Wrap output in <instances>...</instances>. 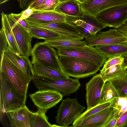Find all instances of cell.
<instances>
[{"label": "cell", "instance_id": "6da1fadb", "mask_svg": "<svg viewBox=\"0 0 127 127\" xmlns=\"http://www.w3.org/2000/svg\"><path fill=\"white\" fill-rule=\"evenodd\" d=\"M59 57L63 71L68 76L76 78L90 77L100 68L92 62L81 58L68 56Z\"/></svg>", "mask_w": 127, "mask_h": 127}, {"label": "cell", "instance_id": "7a4b0ae2", "mask_svg": "<svg viewBox=\"0 0 127 127\" xmlns=\"http://www.w3.org/2000/svg\"><path fill=\"white\" fill-rule=\"evenodd\" d=\"M0 112L15 110L26 105L27 97L20 95L2 72H0Z\"/></svg>", "mask_w": 127, "mask_h": 127}, {"label": "cell", "instance_id": "3957f363", "mask_svg": "<svg viewBox=\"0 0 127 127\" xmlns=\"http://www.w3.org/2000/svg\"><path fill=\"white\" fill-rule=\"evenodd\" d=\"M33 82L38 90L56 91L63 96L76 93L81 86L79 79H53L34 74Z\"/></svg>", "mask_w": 127, "mask_h": 127}, {"label": "cell", "instance_id": "277c9868", "mask_svg": "<svg viewBox=\"0 0 127 127\" xmlns=\"http://www.w3.org/2000/svg\"><path fill=\"white\" fill-rule=\"evenodd\" d=\"M2 72L17 93L27 97L30 77L4 56L0 72Z\"/></svg>", "mask_w": 127, "mask_h": 127}, {"label": "cell", "instance_id": "5b68a950", "mask_svg": "<svg viewBox=\"0 0 127 127\" xmlns=\"http://www.w3.org/2000/svg\"><path fill=\"white\" fill-rule=\"evenodd\" d=\"M31 56L32 64L37 63L45 67L63 71L57 51L44 41L37 42L34 44L32 49Z\"/></svg>", "mask_w": 127, "mask_h": 127}, {"label": "cell", "instance_id": "8992f818", "mask_svg": "<svg viewBox=\"0 0 127 127\" xmlns=\"http://www.w3.org/2000/svg\"><path fill=\"white\" fill-rule=\"evenodd\" d=\"M58 56H71L83 59L101 68L107 58L95 47L86 45L83 46L60 48L57 49Z\"/></svg>", "mask_w": 127, "mask_h": 127}, {"label": "cell", "instance_id": "52a82bcc", "mask_svg": "<svg viewBox=\"0 0 127 127\" xmlns=\"http://www.w3.org/2000/svg\"><path fill=\"white\" fill-rule=\"evenodd\" d=\"M103 29H118L127 20V4L114 6L99 13L95 17Z\"/></svg>", "mask_w": 127, "mask_h": 127}, {"label": "cell", "instance_id": "ba28073f", "mask_svg": "<svg viewBox=\"0 0 127 127\" xmlns=\"http://www.w3.org/2000/svg\"><path fill=\"white\" fill-rule=\"evenodd\" d=\"M85 108L78 103L76 98H68L62 100L57 111L56 122L62 127H68L73 123Z\"/></svg>", "mask_w": 127, "mask_h": 127}, {"label": "cell", "instance_id": "9c48e42d", "mask_svg": "<svg viewBox=\"0 0 127 127\" xmlns=\"http://www.w3.org/2000/svg\"><path fill=\"white\" fill-rule=\"evenodd\" d=\"M7 15L20 55L29 58L31 55V42L33 37L26 29L15 20L11 13Z\"/></svg>", "mask_w": 127, "mask_h": 127}, {"label": "cell", "instance_id": "30bf717a", "mask_svg": "<svg viewBox=\"0 0 127 127\" xmlns=\"http://www.w3.org/2000/svg\"><path fill=\"white\" fill-rule=\"evenodd\" d=\"M87 44L92 46L111 44L127 42V36L117 29L99 31L94 35L85 39Z\"/></svg>", "mask_w": 127, "mask_h": 127}, {"label": "cell", "instance_id": "8fae6325", "mask_svg": "<svg viewBox=\"0 0 127 127\" xmlns=\"http://www.w3.org/2000/svg\"><path fill=\"white\" fill-rule=\"evenodd\" d=\"M29 96L36 107L46 112L56 106L63 96L58 92L52 90H38Z\"/></svg>", "mask_w": 127, "mask_h": 127}, {"label": "cell", "instance_id": "7c38bea8", "mask_svg": "<svg viewBox=\"0 0 127 127\" xmlns=\"http://www.w3.org/2000/svg\"><path fill=\"white\" fill-rule=\"evenodd\" d=\"M35 27L46 29L57 33L62 36L82 38L73 23L67 21L46 22L37 21L34 24Z\"/></svg>", "mask_w": 127, "mask_h": 127}, {"label": "cell", "instance_id": "4fadbf2b", "mask_svg": "<svg viewBox=\"0 0 127 127\" xmlns=\"http://www.w3.org/2000/svg\"><path fill=\"white\" fill-rule=\"evenodd\" d=\"M104 84L99 73L94 76L86 84L87 109L92 108L101 102L102 91Z\"/></svg>", "mask_w": 127, "mask_h": 127}, {"label": "cell", "instance_id": "5bb4252c", "mask_svg": "<svg viewBox=\"0 0 127 127\" xmlns=\"http://www.w3.org/2000/svg\"><path fill=\"white\" fill-rule=\"evenodd\" d=\"M127 4V0H89L80 5L85 14L95 17L101 11L110 7Z\"/></svg>", "mask_w": 127, "mask_h": 127}, {"label": "cell", "instance_id": "9a60e30c", "mask_svg": "<svg viewBox=\"0 0 127 127\" xmlns=\"http://www.w3.org/2000/svg\"><path fill=\"white\" fill-rule=\"evenodd\" d=\"M113 106L87 118L75 127H105L115 114Z\"/></svg>", "mask_w": 127, "mask_h": 127}, {"label": "cell", "instance_id": "2e32d148", "mask_svg": "<svg viewBox=\"0 0 127 127\" xmlns=\"http://www.w3.org/2000/svg\"><path fill=\"white\" fill-rule=\"evenodd\" d=\"M12 127H30L33 113L26 105L15 110L5 113Z\"/></svg>", "mask_w": 127, "mask_h": 127}, {"label": "cell", "instance_id": "e0dca14e", "mask_svg": "<svg viewBox=\"0 0 127 127\" xmlns=\"http://www.w3.org/2000/svg\"><path fill=\"white\" fill-rule=\"evenodd\" d=\"M4 56L33 80L34 75L33 65L29 58L17 55L8 46Z\"/></svg>", "mask_w": 127, "mask_h": 127}, {"label": "cell", "instance_id": "ac0fdd59", "mask_svg": "<svg viewBox=\"0 0 127 127\" xmlns=\"http://www.w3.org/2000/svg\"><path fill=\"white\" fill-rule=\"evenodd\" d=\"M28 18L46 22L65 21L73 24L75 21L79 19L54 11H43L35 9L33 10L32 14Z\"/></svg>", "mask_w": 127, "mask_h": 127}, {"label": "cell", "instance_id": "d6986e66", "mask_svg": "<svg viewBox=\"0 0 127 127\" xmlns=\"http://www.w3.org/2000/svg\"><path fill=\"white\" fill-rule=\"evenodd\" d=\"M80 4L76 0H68L59 3L53 11L80 19L83 13Z\"/></svg>", "mask_w": 127, "mask_h": 127}, {"label": "cell", "instance_id": "ffe728a7", "mask_svg": "<svg viewBox=\"0 0 127 127\" xmlns=\"http://www.w3.org/2000/svg\"><path fill=\"white\" fill-rule=\"evenodd\" d=\"M83 38L62 36L52 39L45 40L44 42L57 49L60 48L83 46L87 45Z\"/></svg>", "mask_w": 127, "mask_h": 127}, {"label": "cell", "instance_id": "44dd1931", "mask_svg": "<svg viewBox=\"0 0 127 127\" xmlns=\"http://www.w3.org/2000/svg\"><path fill=\"white\" fill-rule=\"evenodd\" d=\"M107 58L114 56H127V45L125 43L95 46Z\"/></svg>", "mask_w": 127, "mask_h": 127}, {"label": "cell", "instance_id": "7402d4cb", "mask_svg": "<svg viewBox=\"0 0 127 127\" xmlns=\"http://www.w3.org/2000/svg\"><path fill=\"white\" fill-rule=\"evenodd\" d=\"M34 74L53 79H66L69 78L63 71L46 67L35 63L33 64Z\"/></svg>", "mask_w": 127, "mask_h": 127}, {"label": "cell", "instance_id": "603a6c76", "mask_svg": "<svg viewBox=\"0 0 127 127\" xmlns=\"http://www.w3.org/2000/svg\"><path fill=\"white\" fill-rule=\"evenodd\" d=\"M2 29L7 39L8 46L17 55L20 53L13 33L7 14L3 12L1 13Z\"/></svg>", "mask_w": 127, "mask_h": 127}, {"label": "cell", "instance_id": "cb8c5ba5", "mask_svg": "<svg viewBox=\"0 0 127 127\" xmlns=\"http://www.w3.org/2000/svg\"><path fill=\"white\" fill-rule=\"evenodd\" d=\"M117 99L115 98L104 102H101L96 105L89 109H87L85 112L80 114L75 119L73 123V127H75L76 125L87 118L102 110L113 106Z\"/></svg>", "mask_w": 127, "mask_h": 127}, {"label": "cell", "instance_id": "d4e9b609", "mask_svg": "<svg viewBox=\"0 0 127 127\" xmlns=\"http://www.w3.org/2000/svg\"><path fill=\"white\" fill-rule=\"evenodd\" d=\"M81 19L76 20L74 22V24L76 25L85 27L93 35L103 29L95 17L83 13Z\"/></svg>", "mask_w": 127, "mask_h": 127}, {"label": "cell", "instance_id": "484cf974", "mask_svg": "<svg viewBox=\"0 0 127 127\" xmlns=\"http://www.w3.org/2000/svg\"><path fill=\"white\" fill-rule=\"evenodd\" d=\"M126 68L123 64L112 66L105 71L100 72V74L104 82L118 78L126 74Z\"/></svg>", "mask_w": 127, "mask_h": 127}, {"label": "cell", "instance_id": "4316f807", "mask_svg": "<svg viewBox=\"0 0 127 127\" xmlns=\"http://www.w3.org/2000/svg\"><path fill=\"white\" fill-rule=\"evenodd\" d=\"M28 31L33 37L45 40L62 36L57 33L50 30L29 26Z\"/></svg>", "mask_w": 127, "mask_h": 127}, {"label": "cell", "instance_id": "83f0119b", "mask_svg": "<svg viewBox=\"0 0 127 127\" xmlns=\"http://www.w3.org/2000/svg\"><path fill=\"white\" fill-rule=\"evenodd\" d=\"M46 112L39 109L33 113L30 124V127H62L51 124L48 121L46 115Z\"/></svg>", "mask_w": 127, "mask_h": 127}, {"label": "cell", "instance_id": "f1b7e54d", "mask_svg": "<svg viewBox=\"0 0 127 127\" xmlns=\"http://www.w3.org/2000/svg\"><path fill=\"white\" fill-rule=\"evenodd\" d=\"M119 97L127 98V76L126 75L110 80Z\"/></svg>", "mask_w": 127, "mask_h": 127}, {"label": "cell", "instance_id": "f546056e", "mask_svg": "<svg viewBox=\"0 0 127 127\" xmlns=\"http://www.w3.org/2000/svg\"><path fill=\"white\" fill-rule=\"evenodd\" d=\"M102 102L109 101L119 97L116 89L110 81L104 84L101 93Z\"/></svg>", "mask_w": 127, "mask_h": 127}, {"label": "cell", "instance_id": "4dcf8cb0", "mask_svg": "<svg viewBox=\"0 0 127 127\" xmlns=\"http://www.w3.org/2000/svg\"><path fill=\"white\" fill-rule=\"evenodd\" d=\"M124 58L122 55L114 56L108 58L103 65L100 72L106 70L111 67L120 64H123Z\"/></svg>", "mask_w": 127, "mask_h": 127}, {"label": "cell", "instance_id": "1f68e13d", "mask_svg": "<svg viewBox=\"0 0 127 127\" xmlns=\"http://www.w3.org/2000/svg\"><path fill=\"white\" fill-rule=\"evenodd\" d=\"M59 3V0H44L37 10L43 11H53Z\"/></svg>", "mask_w": 127, "mask_h": 127}, {"label": "cell", "instance_id": "d6a6232c", "mask_svg": "<svg viewBox=\"0 0 127 127\" xmlns=\"http://www.w3.org/2000/svg\"><path fill=\"white\" fill-rule=\"evenodd\" d=\"M8 43L4 32L2 28L0 31V66L1 65L4 52L8 46Z\"/></svg>", "mask_w": 127, "mask_h": 127}, {"label": "cell", "instance_id": "836d02e7", "mask_svg": "<svg viewBox=\"0 0 127 127\" xmlns=\"http://www.w3.org/2000/svg\"><path fill=\"white\" fill-rule=\"evenodd\" d=\"M127 125V111L118 118L115 127H125Z\"/></svg>", "mask_w": 127, "mask_h": 127}, {"label": "cell", "instance_id": "e575fe53", "mask_svg": "<svg viewBox=\"0 0 127 127\" xmlns=\"http://www.w3.org/2000/svg\"><path fill=\"white\" fill-rule=\"evenodd\" d=\"M126 105H127V98L119 97L117 98L113 107L119 111L122 107Z\"/></svg>", "mask_w": 127, "mask_h": 127}, {"label": "cell", "instance_id": "d590c367", "mask_svg": "<svg viewBox=\"0 0 127 127\" xmlns=\"http://www.w3.org/2000/svg\"><path fill=\"white\" fill-rule=\"evenodd\" d=\"M76 28L79 34L85 39L89 38L93 36L85 27L76 25Z\"/></svg>", "mask_w": 127, "mask_h": 127}, {"label": "cell", "instance_id": "8d00e7d4", "mask_svg": "<svg viewBox=\"0 0 127 127\" xmlns=\"http://www.w3.org/2000/svg\"><path fill=\"white\" fill-rule=\"evenodd\" d=\"M33 10L30 7L27 9L24 10L20 13V19L24 20L29 18L33 13Z\"/></svg>", "mask_w": 127, "mask_h": 127}, {"label": "cell", "instance_id": "74e56055", "mask_svg": "<svg viewBox=\"0 0 127 127\" xmlns=\"http://www.w3.org/2000/svg\"><path fill=\"white\" fill-rule=\"evenodd\" d=\"M11 13L15 20L19 24L25 27L28 31L29 26L23 20H22L20 19V13L18 14L13 13Z\"/></svg>", "mask_w": 127, "mask_h": 127}, {"label": "cell", "instance_id": "f35d334b", "mask_svg": "<svg viewBox=\"0 0 127 127\" xmlns=\"http://www.w3.org/2000/svg\"><path fill=\"white\" fill-rule=\"evenodd\" d=\"M117 29L119 31L127 36V20L124 24Z\"/></svg>", "mask_w": 127, "mask_h": 127}, {"label": "cell", "instance_id": "ab89813d", "mask_svg": "<svg viewBox=\"0 0 127 127\" xmlns=\"http://www.w3.org/2000/svg\"><path fill=\"white\" fill-rule=\"evenodd\" d=\"M44 0H36L30 7L34 9L37 10Z\"/></svg>", "mask_w": 127, "mask_h": 127}, {"label": "cell", "instance_id": "60d3db41", "mask_svg": "<svg viewBox=\"0 0 127 127\" xmlns=\"http://www.w3.org/2000/svg\"><path fill=\"white\" fill-rule=\"evenodd\" d=\"M127 111V105L122 107L118 111V113L117 116L119 118L123 114Z\"/></svg>", "mask_w": 127, "mask_h": 127}, {"label": "cell", "instance_id": "b9f144b4", "mask_svg": "<svg viewBox=\"0 0 127 127\" xmlns=\"http://www.w3.org/2000/svg\"><path fill=\"white\" fill-rule=\"evenodd\" d=\"M35 0H27L23 9L25 10L26 9L30 7Z\"/></svg>", "mask_w": 127, "mask_h": 127}, {"label": "cell", "instance_id": "7bdbcfd3", "mask_svg": "<svg viewBox=\"0 0 127 127\" xmlns=\"http://www.w3.org/2000/svg\"><path fill=\"white\" fill-rule=\"evenodd\" d=\"M27 0H18V1L19 3L20 7L21 9H23Z\"/></svg>", "mask_w": 127, "mask_h": 127}, {"label": "cell", "instance_id": "ee69618b", "mask_svg": "<svg viewBox=\"0 0 127 127\" xmlns=\"http://www.w3.org/2000/svg\"><path fill=\"white\" fill-rule=\"evenodd\" d=\"M124 58V63L123 65L126 67L127 68V56L123 57Z\"/></svg>", "mask_w": 127, "mask_h": 127}, {"label": "cell", "instance_id": "f6af8a7d", "mask_svg": "<svg viewBox=\"0 0 127 127\" xmlns=\"http://www.w3.org/2000/svg\"><path fill=\"white\" fill-rule=\"evenodd\" d=\"M80 4L83 3L89 0H76Z\"/></svg>", "mask_w": 127, "mask_h": 127}, {"label": "cell", "instance_id": "bcb514c9", "mask_svg": "<svg viewBox=\"0 0 127 127\" xmlns=\"http://www.w3.org/2000/svg\"><path fill=\"white\" fill-rule=\"evenodd\" d=\"M9 0H0V4L4 3Z\"/></svg>", "mask_w": 127, "mask_h": 127}, {"label": "cell", "instance_id": "7dc6e473", "mask_svg": "<svg viewBox=\"0 0 127 127\" xmlns=\"http://www.w3.org/2000/svg\"><path fill=\"white\" fill-rule=\"evenodd\" d=\"M68 0H59L60 3L63 2L65 1Z\"/></svg>", "mask_w": 127, "mask_h": 127}, {"label": "cell", "instance_id": "c3c4849f", "mask_svg": "<svg viewBox=\"0 0 127 127\" xmlns=\"http://www.w3.org/2000/svg\"><path fill=\"white\" fill-rule=\"evenodd\" d=\"M126 75L127 76V68L126 69Z\"/></svg>", "mask_w": 127, "mask_h": 127}, {"label": "cell", "instance_id": "681fc988", "mask_svg": "<svg viewBox=\"0 0 127 127\" xmlns=\"http://www.w3.org/2000/svg\"><path fill=\"white\" fill-rule=\"evenodd\" d=\"M125 44L127 45V42H125Z\"/></svg>", "mask_w": 127, "mask_h": 127}, {"label": "cell", "instance_id": "f907efd6", "mask_svg": "<svg viewBox=\"0 0 127 127\" xmlns=\"http://www.w3.org/2000/svg\"><path fill=\"white\" fill-rule=\"evenodd\" d=\"M125 127H127V125L125 126Z\"/></svg>", "mask_w": 127, "mask_h": 127}]
</instances>
